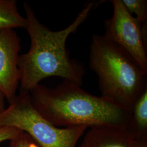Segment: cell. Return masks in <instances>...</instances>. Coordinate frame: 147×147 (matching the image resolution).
Instances as JSON below:
<instances>
[{"label": "cell", "mask_w": 147, "mask_h": 147, "mask_svg": "<svg viewBox=\"0 0 147 147\" xmlns=\"http://www.w3.org/2000/svg\"><path fill=\"white\" fill-rule=\"evenodd\" d=\"M123 5L132 16L136 15V18L141 24L143 31L147 33V0H121Z\"/></svg>", "instance_id": "obj_10"}, {"label": "cell", "mask_w": 147, "mask_h": 147, "mask_svg": "<svg viewBox=\"0 0 147 147\" xmlns=\"http://www.w3.org/2000/svg\"><path fill=\"white\" fill-rule=\"evenodd\" d=\"M27 20L19 13L16 0H0V30L26 28Z\"/></svg>", "instance_id": "obj_9"}, {"label": "cell", "mask_w": 147, "mask_h": 147, "mask_svg": "<svg viewBox=\"0 0 147 147\" xmlns=\"http://www.w3.org/2000/svg\"><path fill=\"white\" fill-rule=\"evenodd\" d=\"M20 40L14 29L0 30V92L9 104L14 99L20 81L18 67Z\"/></svg>", "instance_id": "obj_6"}, {"label": "cell", "mask_w": 147, "mask_h": 147, "mask_svg": "<svg viewBox=\"0 0 147 147\" xmlns=\"http://www.w3.org/2000/svg\"><path fill=\"white\" fill-rule=\"evenodd\" d=\"M89 66L98 76L101 97L131 111L147 89V73L121 47L104 36L94 34Z\"/></svg>", "instance_id": "obj_3"}, {"label": "cell", "mask_w": 147, "mask_h": 147, "mask_svg": "<svg viewBox=\"0 0 147 147\" xmlns=\"http://www.w3.org/2000/svg\"><path fill=\"white\" fill-rule=\"evenodd\" d=\"M11 127L27 134L40 147H75L87 126L58 127L45 119L32 103L29 93L16 95L0 113V127Z\"/></svg>", "instance_id": "obj_4"}, {"label": "cell", "mask_w": 147, "mask_h": 147, "mask_svg": "<svg viewBox=\"0 0 147 147\" xmlns=\"http://www.w3.org/2000/svg\"><path fill=\"white\" fill-rule=\"evenodd\" d=\"M94 7L88 3L74 21L64 29L53 31L38 20L31 7L24 3L26 15L25 29L31 39L29 51L20 55V93H29L45 78L58 76L81 86L85 74L84 66L71 58L66 47L67 40L87 19Z\"/></svg>", "instance_id": "obj_1"}, {"label": "cell", "mask_w": 147, "mask_h": 147, "mask_svg": "<svg viewBox=\"0 0 147 147\" xmlns=\"http://www.w3.org/2000/svg\"><path fill=\"white\" fill-rule=\"evenodd\" d=\"M127 128L137 138L147 140V89L133 106L131 118Z\"/></svg>", "instance_id": "obj_8"}, {"label": "cell", "mask_w": 147, "mask_h": 147, "mask_svg": "<svg viewBox=\"0 0 147 147\" xmlns=\"http://www.w3.org/2000/svg\"><path fill=\"white\" fill-rule=\"evenodd\" d=\"M21 131V130L14 127H0V143L7 141H10L18 136Z\"/></svg>", "instance_id": "obj_12"}, {"label": "cell", "mask_w": 147, "mask_h": 147, "mask_svg": "<svg viewBox=\"0 0 147 147\" xmlns=\"http://www.w3.org/2000/svg\"><path fill=\"white\" fill-rule=\"evenodd\" d=\"M29 94L38 112L58 127H128L131 121V111L91 94L68 81L63 80L53 88L39 84Z\"/></svg>", "instance_id": "obj_2"}, {"label": "cell", "mask_w": 147, "mask_h": 147, "mask_svg": "<svg viewBox=\"0 0 147 147\" xmlns=\"http://www.w3.org/2000/svg\"><path fill=\"white\" fill-rule=\"evenodd\" d=\"M111 2L113 15L104 21V36L124 50L147 73V32L127 11L121 0H112Z\"/></svg>", "instance_id": "obj_5"}, {"label": "cell", "mask_w": 147, "mask_h": 147, "mask_svg": "<svg viewBox=\"0 0 147 147\" xmlns=\"http://www.w3.org/2000/svg\"><path fill=\"white\" fill-rule=\"evenodd\" d=\"M5 99L4 95L1 92H0V113L5 109Z\"/></svg>", "instance_id": "obj_13"}, {"label": "cell", "mask_w": 147, "mask_h": 147, "mask_svg": "<svg viewBox=\"0 0 147 147\" xmlns=\"http://www.w3.org/2000/svg\"><path fill=\"white\" fill-rule=\"evenodd\" d=\"M9 142V147H40L27 134L22 131Z\"/></svg>", "instance_id": "obj_11"}, {"label": "cell", "mask_w": 147, "mask_h": 147, "mask_svg": "<svg viewBox=\"0 0 147 147\" xmlns=\"http://www.w3.org/2000/svg\"><path fill=\"white\" fill-rule=\"evenodd\" d=\"M80 147H147V140L137 138L127 127H90Z\"/></svg>", "instance_id": "obj_7"}]
</instances>
